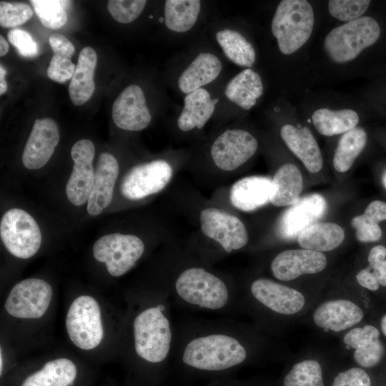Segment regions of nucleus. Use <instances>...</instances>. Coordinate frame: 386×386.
Segmentation results:
<instances>
[{"label":"nucleus","instance_id":"f257e3e1","mask_svg":"<svg viewBox=\"0 0 386 386\" xmlns=\"http://www.w3.org/2000/svg\"><path fill=\"white\" fill-rule=\"evenodd\" d=\"M247 358L242 344L233 336L214 333L197 337L185 346L183 362L194 369L222 371L242 364Z\"/></svg>","mask_w":386,"mask_h":386},{"label":"nucleus","instance_id":"f03ea898","mask_svg":"<svg viewBox=\"0 0 386 386\" xmlns=\"http://www.w3.org/2000/svg\"><path fill=\"white\" fill-rule=\"evenodd\" d=\"M315 26V13L306 0H282L278 4L271 21V31L279 51L291 55L310 39Z\"/></svg>","mask_w":386,"mask_h":386},{"label":"nucleus","instance_id":"7ed1b4c3","mask_svg":"<svg viewBox=\"0 0 386 386\" xmlns=\"http://www.w3.org/2000/svg\"><path fill=\"white\" fill-rule=\"evenodd\" d=\"M380 34L377 21L373 17L362 16L330 30L324 39L323 48L333 63L347 64L375 44Z\"/></svg>","mask_w":386,"mask_h":386},{"label":"nucleus","instance_id":"20e7f679","mask_svg":"<svg viewBox=\"0 0 386 386\" xmlns=\"http://www.w3.org/2000/svg\"><path fill=\"white\" fill-rule=\"evenodd\" d=\"M162 305L146 309L134 320L135 351L151 363L164 361L171 347L172 330Z\"/></svg>","mask_w":386,"mask_h":386},{"label":"nucleus","instance_id":"39448f33","mask_svg":"<svg viewBox=\"0 0 386 386\" xmlns=\"http://www.w3.org/2000/svg\"><path fill=\"white\" fill-rule=\"evenodd\" d=\"M174 287L177 295L184 302L207 310L223 308L229 298L224 281L200 267H189L182 272Z\"/></svg>","mask_w":386,"mask_h":386},{"label":"nucleus","instance_id":"423d86ee","mask_svg":"<svg viewBox=\"0 0 386 386\" xmlns=\"http://www.w3.org/2000/svg\"><path fill=\"white\" fill-rule=\"evenodd\" d=\"M0 235L7 250L14 256L28 259L41 244V233L36 220L21 209L6 211L0 222Z\"/></svg>","mask_w":386,"mask_h":386},{"label":"nucleus","instance_id":"0eeeda50","mask_svg":"<svg viewBox=\"0 0 386 386\" xmlns=\"http://www.w3.org/2000/svg\"><path fill=\"white\" fill-rule=\"evenodd\" d=\"M66 327L69 338L79 348L89 350L97 347L104 335L97 302L88 295L76 298L69 308Z\"/></svg>","mask_w":386,"mask_h":386},{"label":"nucleus","instance_id":"6e6552de","mask_svg":"<svg viewBox=\"0 0 386 386\" xmlns=\"http://www.w3.org/2000/svg\"><path fill=\"white\" fill-rule=\"evenodd\" d=\"M144 251L142 239L132 234L112 233L96 241L93 255L105 263L108 272L119 277L130 270L141 258Z\"/></svg>","mask_w":386,"mask_h":386},{"label":"nucleus","instance_id":"1a4fd4ad","mask_svg":"<svg viewBox=\"0 0 386 386\" xmlns=\"http://www.w3.org/2000/svg\"><path fill=\"white\" fill-rule=\"evenodd\" d=\"M52 298V289L46 281L30 278L14 286L5 302V309L11 316L24 319L41 317Z\"/></svg>","mask_w":386,"mask_h":386},{"label":"nucleus","instance_id":"9d476101","mask_svg":"<svg viewBox=\"0 0 386 386\" xmlns=\"http://www.w3.org/2000/svg\"><path fill=\"white\" fill-rule=\"evenodd\" d=\"M173 170L169 162L154 160L133 167L124 177L120 190L130 200H139L157 194L169 184Z\"/></svg>","mask_w":386,"mask_h":386},{"label":"nucleus","instance_id":"9b49d317","mask_svg":"<svg viewBox=\"0 0 386 386\" xmlns=\"http://www.w3.org/2000/svg\"><path fill=\"white\" fill-rule=\"evenodd\" d=\"M199 221L202 233L219 243L227 252L238 250L248 242L243 222L223 209L206 208L200 212Z\"/></svg>","mask_w":386,"mask_h":386},{"label":"nucleus","instance_id":"f8f14e48","mask_svg":"<svg viewBox=\"0 0 386 386\" xmlns=\"http://www.w3.org/2000/svg\"><path fill=\"white\" fill-rule=\"evenodd\" d=\"M258 142L249 132L227 129L214 141L210 154L214 164L223 171H232L247 162L257 152Z\"/></svg>","mask_w":386,"mask_h":386},{"label":"nucleus","instance_id":"ddd939ff","mask_svg":"<svg viewBox=\"0 0 386 386\" xmlns=\"http://www.w3.org/2000/svg\"><path fill=\"white\" fill-rule=\"evenodd\" d=\"M95 155L94 144L91 140L81 139L71 149L74 161L71 174L66 185L69 201L75 206L88 202L95 178L92 162Z\"/></svg>","mask_w":386,"mask_h":386},{"label":"nucleus","instance_id":"4468645a","mask_svg":"<svg viewBox=\"0 0 386 386\" xmlns=\"http://www.w3.org/2000/svg\"><path fill=\"white\" fill-rule=\"evenodd\" d=\"M327 202L319 194L306 195L285 210L279 218L276 231L282 239H293L325 214Z\"/></svg>","mask_w":386,"mask_h":386},{"label":"nucleus","instance_id":"2eb2a0df","mask_svg":"<svg viewBox=\"0 0 386 386\" xmlns=\"http://www.w3.org/2000/svg\"><path fill=\"white\" fill-rule=\"evenodd\" d=\"M112 112L115 125L124 130L141 131L152 121L143 90L137 84H130L119 94Z\"/></svg>","mask_w":386,"mask_h":386},{"label":"nucleus","instance_id":"dca6fc26","mask_svg":"<svg viewBox=\"0 0 386 386\" xmlns=\"http://www.w3.org/2000/svg\"><path fill=\"white\" fill-rule=\"evenodd\" d=\"M59 141V128L52 119H36L24 149V166L28 169L44 167L51 157Z\"/></svg>","mask_w":386,"mask_h":386},{"label":"nucleus","instance_id":"f3484780","mask_svg":"<svg viewBox=\"0 0 386 386\" xmlns=\"http://www.w3.org/2000/svg\"><path fill=\"white\" fill-rule=\"evenodd\" d=\"M326 265L327 258L322 252L305 249H288L273 259L271 270L276 279L290 281L303 274L320 272Z\"/></svg>","mask_w":386,"mask_h":386},{"label":"nucleus","instance_id":"a211bd4d","mask_svg":"<svg viewBox=\"0 0 386 386\" xmlns=\"http://www.w3.org/2000/svg\"><path fill=\"white\" fill-rule=\"evenodd\" d=\"M250 290L258 302L279 314L297 313L305 303V297L299 291L267 278L255 279Z\"/></svg>","mask_w":386,"mask_h":386},{"label":"nucleus","instance_id":"6ab92c4d","mask_svg":"<svg viewBox=\"0 0 386 386\" xmlns=\"http://www.w3.org/2000/svg\"><path fill=\"white\" fill-rule=\"evenodd\" d=\"M119 171V163L112 154L103 152L99 156L94 186L87 202L90 215L99 214L110 204Z\"/></svg>","mask_w":386,"mask_h":386},{"label":"nucleus","instance_id":"aec40b11","mask_svg":"<svg viewBox=\"0 0 386 386\" xmlns=\"http://www.w3.org/2000/svg\"><path fill=\"white\" fill-rule=\"evenodd\" d=\"M280 136L289 149L311 173L319 172L323 167V158L318 143L311 131L305 126L284 124Z\"/></svg>","mask_w":386,"mask_h":386},{"label":"nucleus","instance_id":"412c9836","mask_svg":"<svg viewBox=\"0 0 386 386\" xmlns=\"http://www.w3.org/2000/svg\"><path fill=\"white\" fill-rule=\"evenodd\" d=\"M272 193V179L262 176H249L233 184L229 199L235 208L252 212L269 202Z\"/></svg>","mask_w":386,"mask_h":386},{"label":"nucleus","instance_id":"4be33fe9","mask_svg":"<svg viewBox=\"0 0 386 386\" xmlns=\"http://www.w3.org/2000/svg\"><path fill=\"white\" fill-rule=\"evenodd\" d=\"M362 309L347 300H333L321 304L313 313V320L320 327L340 332L360 322Z\"/></svg>","mask_w":386,"mask_h":386},{"label":"nucleus","instance_id":"5701e85b","mask_svg":"<svg viewBox=\"0 0 386 386\" xmlns=\"http://www.w3.org/2000/svg\"><path fill=\"white\" fill-rule=\"evenodd\" d=\"M343 342L355 349V362L365 368L377 365L385 354L384 345L380 340V331L370 325L351 330L345 335Z\"/></svg>","mask_w":386,"mask_h":386},{"label":"nucleus","instance_id":"b1692460","mask_svg":"<svg viewBox=\"0 0 386 386\" xmlns=\"http://www.w3.org/2000/svg\"><path fill=\"white\" fill-rule=\"evenodd\" d=\"M222 68V62L216 55L199 53L179 76L178 87L182 93L188 94L214 81Z\"/></svg>","mask_w":386,"mask_h":386},{"label":"nucleus","instance_id":"393cba45","mask_svg":"<svg viewBox=\"0 0 386 386\" xmlns=\"http://www.w3.org/2000/svg\"><path fill=\"white\" fill-rule=\"evenodd\" d=\"M218 99H212L205 89H197L184 99V106L177 119V126L183 132L202 129L214 112Z\"/></svg>","mask_w":386,"mask_h":386},{"label":"nucleus","instance_id":"a878e982","mask_svg":"<svg viewBox=\"0 0 386 386\" xmlns=\"http://www.w3.org/2000/svg\"><path fill=\"white\" fill-rule=\"evenodd\" d=\"M96 63L97 55L93 48L86 46L81 50L69 86V96L74 105H82L91 97L95 89L94 75Z\"/></svg>","mask_w":386,"mask_h":386},{"label":"nucleus","instance_id":"bb28decb","mask_svg":"<svg viewBox=\"0 0 386 386\" xmlns=\"http://www.w3.org/2000/svg\"><path fill=\"white\" fill-rule=\"evenodd\" d=\"M263 91L264 86L260 75L251 68H246L228 82L224 94L230 102L240 108L249 110L254 107Z\"/></svg>","mask_w":386,"mask_h":386},{"label":"nucleus","instance_id":"cd10ccee","mask_svg":"<svg viewBox=\"0 0 386 386\" xmlns=\"http://www.w3.org/2000/svg\"><path fill=\"white\" fill-rule=\"evenodd\" d=\"M272 193L269 202L276 207L292 206L300 199L303 178L300 169L293 164L282 165L272 179Z\"/></svg>","mask_w":386,"mask_h":386},{"label":"nucleus","instance_id":"c85d7f7f","mask_svg":"<svg viewBox=\"0 0 386 386\" xmlns=\"http://www.w3.org/2000/svg\"><path fill=\"white\" fill-rule=\"evenodd\" d=\"M297 239L302 249L322 253L339 247L345 239V232L336 223L317 222L304 229Z\"/></svg>","mask_w":386,"mask_h":386},{"label":"nucleus","instance_id":"c756f323","mask_svg":"<svg viewBox=\"0 0 386 386\" xmlns=\"http://www.w3.org/2000/svg\"><path fill=\"white\" fill-rule=\"evenodd\" d=\"M311 119L319 134L332 137L343 134L357 127L360 116L355 110L349 108L333 109L324 107L316 109Z\"/></svg>","mask_w":386,"mask_h":386},{"label":"nucleus","instance_id":"7c9ffc66","mask_svg":"<svg viewBox=\"0 0 386 386\" xmlns=\"http://www.w3.org/2000/svg\"><path fill=\"white\" fill-rule=\"evenodd\" d=\"M76 374V367L72 361L66 358L56 359L28 376L21 386H71Z\"/></svg>","mask_w":386,"mask_h":386},{"label":"nucleus","instance_id":"2f4dec72","mask_svg":"<svg viewBox=\"0 0 386 386\" xmlns=\"http://www.w3.org/2000/svg\"><path fill=\"white\" fill-rule=\"evenodd\" d=\"M216 40L225 56L239 66L250 68L256 61L253 45L237 31L224 29L215 34Z\"/></svg>","mask_w":386,"mask_h":386},{"label":"nucleus","instance_id":"473e14b6","mask_svg":"<svg viewBox=\"0 0 386 386\" xmlns=\"http://www.w3.org/2000/svg\"><path fill=\"white\" fill-rule=\"evenodd\" d=\"M201 11L198 0H167L164 8V20L171 31L183 33L196 24Z\"/></svg>","mask_w":386,"mask_h":386},{"label":"nucleus","instance_id":"72a5a7b5","mask_svg":"<svg viewBox=\"0 0 386 386\" xmlns=\"http://www.w3.org/2000/svg\"><path fill=\"white\" fill-rule=\"evenodd\" d=\"M367 134L365 130L356 127L340 137L333 157V166L338 172L348 171L366 146Z\"/></svg>","mask_w":386,"mask_h":386},{"label":"nucleus","instance_id":"f704fd0d","mask_svg":"<svg viewBox=\"0 0 386 386\" xmlns=\"http://www.w3.org/2000/svg\"><path fill=\"white\" fill-rule=\"evenodd\" d=\"M284 386H324L322 370L314 360L301 361L292 367L283 380Z\"/></svg>","mask_w":386,"mask_h":386},{"label":"nucleus","instance_id":"c9c22d12","mask_svg":"<svg viewBox=\"0 0 386 386\" xmlns=\"http://www.w3.org/2000/svg\"><path fill=\"white\" fill-rule=\"evenodd\" d=\"M41 24L51 29H59L67 22V14L64 9V1L31 0L30 1Z\"/></svg>","mask_w":386,"mask_h":386},{"label":"nucleus","instance_id":"e433bc0d","mask_svg":"<svg viewBox=\"0 0 386 386\" xmlns=\"http://www.w3.org/2000/svg\"><path fill=\"white\" fill-rule=\"evenodd\" d=\"M370 4L369 0H330L327 8L332 17L346 23L362 16Z\"/></svg>","mask_w":386,"mask_h":386},{"label":"nucleus","instance_id":"4c0bfd02","mask_svg":"<svg viewBox=\"0 0 386 386\" xmlns=\"http://www.w3.org/2000/svg\"><path fill=\"white\" fill-rule=\"evenodd\" d=\"M33 16L31 8L24 3L0 2V24L12 28L24 24Z\"/></svg>","mask_w":386,"mask_h":386},{"label":"nucleus","instance_id":"58836bf2","mask_svg":"<svg viewBox=\"0 0 386 386\" xmlns=\"http://www.w3.org/2000/svg\"><path fill=\"white\" fill-rule=\"evenodd\" d=\"M146 3L144 0H109L107 9L117 21L129 24L142 14Z\"/></svg>","mask_w":386,"mask_h":386},{"label":"nucleus","instance_id":"ea45409f","mask_svg":"<svg viewBox=\"0 0 386 386\" xmlns=\"http://www.w3.org/2000/svg\"><path fill=\"white\" fill-rule=\"evenodd\" d=\"M355 229V237L361 242H374L382 237V229L379 223L362 214L354 217L351 221Z\"/></svg>","mask_w":386,"mask_h":386},{"label":"nucleus","instance_id":"a19ab883","mask_svg":"<svg viewBox=\"0 0 386 386\" xmlns=\"http://www.w3.org/2000/svg\"><path fill=\"white\" fill-rule=\"evenodd\" d=\"M76 65L71 61V57L54 54L47 69L49 79L58 83H65L72 78Z\"/></svg>","mask_w":386,"mask_h":386},{"label":"nucleus","instance_id":"79ce46f5","mask_svg":"<svg viewBox=\"0 0 386 386\" xmlns=\"http://www.w3.org/2000/svg\"><path fill=\"white\" fill-rule=\"evenodd\" d=\"M7 37L21 56L34 58L39 54V45L28 31L21 29H13L9 31Z\"/></svg>","mask_w":386,"mask_h":386},{"label":"nucleus","instance_id":"37998d69","mask_svg":"<svg viewBox=\"0 0 386 386\" xmlns=\"http://www.w3.org/2000/svg\"><path fill=\"white\" fill-rule=\"evenodd\" d=\"M332 386H372L367 372L360 367H352L340 372Z\"/></svg>","mask_w":386,"mask_h":386},{"label":"nucleus","instance_id":"c03bdc74","mask_svg":"<svg viewBox=\"0 0 386 386\" xmlns=\"http://www.w3.org/2000/svg\"><path fill=\"white\" fill-rule=\"evenodd\" d=\"M49 43L54 54L72 57L75 48L73 44L63 34L55 33L49 38Z\"/></svg>","mask_w":386,"mask_h":386},{"label":"nucleus","instance_id":"a18cd8bd","mask_svg":"<svg viewBox=\"0 0 386 386\" xmlns=\"http://www.w3.org/2000/svg\"><path fill=\"white\" fill-rule=\"evenodd\" d=\"M363 214L378 223L386 220V202L380 200L372 201L367 205Z\"/></svg>","mask_w":386,"mask_h":386},{"label":"nucleus","instance_id":"49530a36","mask_svg":"<svg viewBox=\"0 0 386 386\" xmlns=\"http://www.w3.org/2000/svg\"><path fill=\"white\" fill-rule=\"evenodd\" d=\"M358 284L371 291H376L379 288V283L373 272L368 268H364L356 274Z\"/></svg>","mask_w":386,"mask_h":386},{"label":"nucleus","instance_id":"de8ad7c7","mask_svg":"<svg viewBox=\"0 0 386 386\" xmlns=\"http://www.w3.org/2000/svg\"><path fill=\"white\" fill-rule=\"evenodd\" d=\"M386 259V247L383 245H377L372 247L367 257L369 266L371 267Z\"/></svg>","mask_w":386,"mask_h":386},{"label":"nucleus","instance_id":"09e8293b","mask_svg":"<svg viewBox=\"0 0 386 386\" xmlns=\"http://www.w3.org/2000/svg\"><path fill=\"white\" fill-rule=\"evenodd\" d=\"M368 268L372 270L379 284L386 287V259Z\"/></svg>","mask_w":386,"mask_h":386},{"label":"nucleus","instance_id":"8fccbe9b","mask_svg":"<svg viewBox=\"0 0 386 386\" xmlns=\"http://www.w3.org/2000/svg\"><path fill=\"white\" fill-rule=\"evenodd\" d=\"M6 71L4 69V67L1 65L0 66V94H4L8 88L7 83L5 79Z\"/></svg>","mask_w":386,"mask_h":386},{"label":"nucleus","instance_id":"3c124183","mask_svg":"<svg viewBox=\"0 0 386 386\" xmlns=\"http://www.w3.org/2000/svg\"><path fill=\"white\" fill-rule=\"evenodd\" d=\"M9 49V46L8 44V42L6 41V39L2 36H0V56H5Z\"/></svg>","mask_w":386,"mask_h":386},{"label":"nucleus","instance_id":"603ef678","mask_svg":"<svg viewBox=\"0 0 386 386\" xmlns=\"http://www.w3.org/2000/svg\"><path fill=\"white\" fill-rule=\"evenodd\" d=\"M381 330L386 337V314H385L380 321Z\"/></svg>","mask_w":386,"mask_h":386},{"label":"nucleus","instance_id":"864d4df0","mask_svg":"<svg viewBox=\"0 0 386 386\" xmlns=\"http://www.w3.org/2000/svg\"><path fill=\"white\" fill-rule=\"evenodd\" d=\"M382 182L384 187L386 189V169H385L382 175Z\"/></svg>","mask_w":386,"mask_h":386},{"label":"nucleus","instance_id":"5fc2aeb1","mask_svg":"<svg viewBox=\"0 0 386 386\" xmlns=\"http://www.w3.org/2000/svg\"><path fill=\"white\" fill-rule=\"evenodd\" d=\"M3 359H2V352H1H1H0V373L1 375L2 373V367H3Z\"/></svg>","mask_w":386,"mask_h":386}]
</instances>
